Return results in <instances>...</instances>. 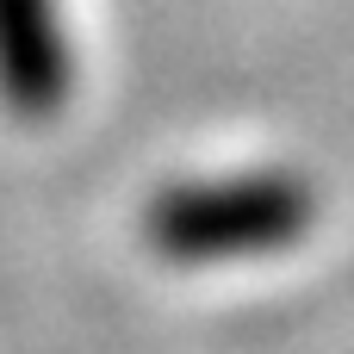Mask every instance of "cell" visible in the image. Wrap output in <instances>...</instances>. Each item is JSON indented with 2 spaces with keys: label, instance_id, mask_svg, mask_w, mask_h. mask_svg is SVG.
I'll use <instances>...</instances> for the list:
<instances>
[{
  "label": "cell",
  "instance_id": "2",
  "mask_svg": "<svg viewBox=\"0 0 354 354\" xmlns=\"http://www.w3.org/2000/svg\"><path fill=\"white\" fill-rule=\"evenodd\" d=\"M0 100L12 118H56L68 100V50L56 0H0Z\"/></svg>",
  "mask_w": 354,
  "mask_h": 354
},
{
  "label": "cell",
  "instance_id": "1",
  "mask_svg": "<svg viewBox=\"0 0 354 354\" xmlns=\"http://www.w3.org/2000/svg\"><path fill=\"white\" fill-rule=\"evenodd\" d=\"M311 205L286 180H230V187H174L149 205V243L168 261H230L280 249L305 230Z\"/></svg>",
  "mask_w": 354,
  "mask_h": 354
}]
</instances>
